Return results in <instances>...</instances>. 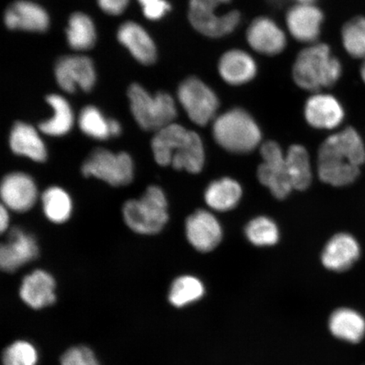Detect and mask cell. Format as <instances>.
<instances>
[{"instance_id": "52a82bcc", "label": "cell", "mask_w": 365, "mask_h": 365, "mask_svg": "<svg viewBox=\"0 0 365 365\" xmlns=\"http://www.w3.org/2000/svg\"><path fill=\"white\" fill-rule=\"evenodd\" d=\"M82 173L86 177L98 178L113 186L127 185L133 180V161L125 153L115 154L98 148L84 163Z\"/></svg>"}, {"instance_id": "8992f818", "label": "cell", "mask_w": 365, "mask_h": 365, "mask_svg": "<svg viewBox=\"0 0 365 365\" xmlns=\"http://www.w3.org/2000/svg\"><path fill=\"white\" fill-rule=\"evenodd\" d=\"M123 214L128 227L137 234H158L168 220L166 196L159 187L150 186L143 197L125 204Z\"/></svg>"}, {"instance_id": "f35d334b", "label": "cell", "mask_w": 365, "mask_h": 365, "mask_svg": "<svg viewBox=\"0 0 365 365\" xmlns=\"http://www.w3.org/2000/svg\"><path fill=\"white\" fill-rule=\"evenodd\" d=\"M108 130L110 136H118L121 133V125L120 123H118L115 120H108Z\"/></svg>"}, {"instance_id": "4316f807", "label": "cell", "mask_w": 365, "mask_h": 365, "mask_svg": "<svg viewBox=\"0 0 365 365\" xmlns=\"http://www.w3.org/2000/svg\"><path fill=\"white\" fill-rule=\"evenodd\" d=\"M287 175L293 189L305 190L312 180V168L307 149L302 145H294L285 156Z\"/></svg>"}, {"instance_id": "b9f144b4", "label": "cell", "mask_w": 365, "mask_h": 365, "mask_svg": "<svg viewBox=\"0 0 365 365\" xmlns=\"http://www.w3.org/2000/svg\"><path fill=\"white\" fill-rule=\"evenodd\" d=\"M360 74H361L362 79L365 83V61L361 66V70H360Z\"/></svg>"}, {"instance_id": "cb8c5ba5", "label": "cell", "mask_w": 365, "mask_h": 365, "mask_svg": "<svg viewBox=\"0 0 365 365\" xmlns=\"http://www.w3.org/2000/svg\"><path fill=\"white\" fill-rule=\"evenodd\" d=\"M10 145L14 153L43 163L47 158V150L38 132L30 125L17 122L13 126Z\"/></svg>"}, {"instance_id": "d590c367", "label": "cell", "mask_w": 365, "mask_h": 365, "mask_svg": "<svg viewBox=\"0 0 365 365\" xmlns=\"http://www.w3.org/2000/svg\"><path fill=\"white\" fill-rule=\"evenodd\" d=\"M130 0H98V6L108 15L118 16L125 10Z\"/></svg>"}, {"instance_id": "7402d4cb", "label": "cell", "mask_w": 365, "mask_h": 365, "mask_svg": "<svg viewBox=\"0 0 365 365\" xmlns=\"http://www.w3.org/2000/svg\"><path fill=\"white\" fill-rule=\"evenodd\" d=\"M218 71L227 83L238 86L252 80L257 67L249 53L234 49L223 54L219 61Z\"/></svg>"}, {"instance_id": "603a6c76", "label": "cell", "mask_w": 365, "mask_h": 365, "mask_svg": "<svg viewBox=\"0 0 365 365\" xmlns=\"http://www.w3.org/2000/svg\"><path fill=\"white\" fill-rule=\"evenodd\" d=\"M328 327L336 339L349 344H359L365 337V318L353 309H336L331 314Z\"/></svg>"}, {"instance_id": "ac0fdd59", "label": "cell", "mask_w": 365, "mask_h": 365, "mask_svg": "<svg viewBox=\"0 0 365 365\" xmlns=\"http://www.w3.org/2000/svg\"><path fill=\"white\" fill-rule=\"evenodd\" d=\"M323 14L312 4H298L287 14V25L296 40L312 43L321 33Z\"/></svg>"}, {"instance_id": "30bf717a", "label": "cell", "mask_w": 365, "mask_h": 365, "mask_svg": "<svg viewBox=\"0 0 365 365\" xmlns=\"http://www.w3.org/2000/svg\"><path fill=\"white\" fill-rule=\"evenodd\" d=\"M215 8L200 1L190 0L189 19L191 25L200 34L217 38L230 34L236 29L240 22V14L234 11L226 15L218 16Z\"/></svg>"}, {"instance_id": "4fadbf2b", "label": "cell", "mask_w": 365, "mask_h": 365, "mask_svg": "<svg viewBox=\"0 0 365 365\" xmlns=\"http://www.w3.org/2000/svg\"><path fill=\"white\" fill-rule=\"evenodd\" d=\"M38 255V247L34 237L15 227L10 232L7 243L0 248V267L4 272H16Z\"/></svg>"}, {"instance_id": "484cf974", "label": "cell", "mask_w": 365, "mask_h": 365, "mask_svg": "<svg viewBox=\"0 0 365 365\" xmlns=\"http://www.w3.org/2000/svg\"><path fill=\"white\" fill-rule=\"evenodd\" d=\"M47 102L53 108V115L49 120L41 123L40 130L50 136L66 135L74 124V114L70 103L58 94L48 96Z\"/></svg>"}, {"instance_id": "e0dca14e", "label": "cell", "mask_w": 365, "mask_h": 365, "mask_svg": "<svg viewBox=\"0 0 365 365\" xmlns=\"http://www.w3.org/2000/svg\"><path fill=\"white\" fill-rule=\"evenodd\" d=\"M247 41L255 51L275 56L285 48L286 36L275 22L267 17L254 20L247 31Z\"/></svg>"}, {"instance_id": "8d00e7d4", "label": "cell", "mask_w": 365, "mask_h": 365, "mask_svg": "<svg viewBox=\"0 0 365 365\" xmlns=\"http://www.w3.org/2000/svg\"><path fill=\"white\" fill-rule=\"evenodd\" d=\"M171 9L170 4L165 0H161L148 7L143 8L144 16L149 20L156 21L161 19Z\"/></svg>"}, {"instance_id": "8fae6325", "label": "cell", "mask_w": 365, "mask_h": 365, "mask_svg": "<svg viewBox=\"0 0 365 365\" xmlns=\"http://www.w3.org/2000/svg\"><path fill=\"white\" fill-rule=\"evenodd\" d=\"M56 76L58 86L70 93H75L77 88L90 91L96 82L93 63L85 56H66L59 59Z\"/></svg>"}, {"instance_id": "1f68e13d", "label": "cell", "mask_w": 365, "mask_h": 365, "mask_svg": "<svg viewBox=\"0 0 365 365\" xmlns=\"http://www.w3.org/2000/svg\"><path fill=\"white\" fill-rule=\"evenodd\" d=\"M248 240L257 246H271L277 243L279 231L270 218L259 217L253 219L245 228Z\"/></svg>"}, {"instance_id": "ffe728a7", "label": "cell", "mask_w": 365, "mask_h": 365, "mask_svg": "<svg viewBox=\"0 0 365 365\" xmlns=\"http://www.w3.org/2000/svg\"><path fill=\"white\" fill-rule=\"evenodd\" d=\"M56 282L50 274L36 270L22 282L20 296L24 303L35 309L50 307L56 300Z\"/></svg>"}, {"instance_id": "7c38bea8", "label": "cell", "mask_w": 365, "mask_h": 365, "mask_svg": "<svg viewBox=\"0 0 365 365\" xmlns=\"http://www.w3.org/2000/svg\"><path fill=\"white\" fill-rule=\"evenodd\" d=\"M4 207L17 212H25L38 199V189L33 179L23 173H12L4 177L1 185Z\"/></svg>"}, {"instance_id": "d4e9b609", "label": "cell", "mask_w": 365, "mask_h": 365, "mask_svg": "<svg viewBox=\"0 0 365 365\" xmlns=\"http://www.w3.org/2000/svg\"><path fill=\"white\" fill-rule=\"evenodd\" d=\"M242 196L239 182L225 178L214 181L208 186L205 193V202L208 207L219 212L230 211L238 205Z\"/></svg>"}, {"instance_id": "6da1fadb", "label": "cell", "mask_w": 365, "mask_h": 365, "mask_svg": "<svg viewBox=\"0 0 365 365\" xmlns=\"http://www.w3.org/2000/svg\"><path fill=\"white\" fill-rule=\"evenodd\" d=\"M365 163V145L352 127L346 128L324 141L318 153L319 179L326 184L341 187L352 184Z\"/></svg>"}, {"instance_id": "9a60e30c", "label": "cell", "mask_w": 365, "mask_h": 365, "mask_svg": "<svg viewBox=\"0 0 365 365\" xmlns=\"http://www.w3.org/2000/svg\"><path fill=\"white\" fill-rule=\"evenodd\" d=\"M304 115L312 127L332 130L344 121V110L339 100L333 96L317 94L309 98L305 104Z\"/></svg>"}, {"instance_id": "44dd1931", "label": "cell", "mask_w": 365, "mask_h": 365, "mask_svg": "<svg viewBox=\"0 0 365 365\" xmlns=\"http://www.w3.org/2000/svg\"><path fill=\"white\" fill-rule=\"evenodd\" d=\"M118 39L132 56L143 65H152L157 59V48L152 38L143 26L127 21L118 31Z\"/></svg>"}, {"instance_id": "9c48e42d", "label": "cell", "mask_w": 365, "mask_h": 365, "mask_svg": "<svg viewBox=\"0 0 365 365\" xmlns=\"http://www.w3.org/2000/svg\"><path fill=\"white\" fill-rule=\"evenodd\" d=\"M263 163L258 168L259 182L277 199H284L293 189L287 175L286 160L282 150L274 141H267L261 148Z\"/></svg>"}, {"instance_id": "83f0119b", "label": "cell", "mask_w": 365, "mask_h": 365, "mask_svg": "<svg viewBox=\"0 0 365 365\" xmlns=\"http://www.w3.org/2000/svg\"><path fill=\"white\" fill-rule=\"evenodd\" d=\"M66 36L68 43L73 49L84 51L93 48L96 42L93 21L84 13L73 14L68 20Z\"/></svg>"}, {"instance_id": "d6a6232c", "label": "cell", "mask_w": 365, "mask_h": 365, "mask_svg": "<svg viewBox=\"0 0 365 365\" xmlns=\"http://www.w3.org/2000/svg\"><path fill=\"white\" fill-rule=\"evenodd\" d=\"M78 123L81 131L91 138L103 140L110 137L108 120L104 118L98 108L88 106L82 109Z\"/></svg>"}, {"instance_id": "f546056e", "label": "cell", "mask_w": 365, "mask_h": 365, "mask_svg": "<svg viewBox=\"0 0 365 365\" xmlns=\"http://www.w3.org/2000/svg\"><path fill=\"white\" fill-rule=\"evenodd\" d=\"M204 293V285L198 278L184 276L173 282L168 299L173 307L182 308L202 299Z\"/></svg>"}, {"instance_id": "d6986e66", "label": "cell", "mask_w": 365, "mask_h": 365, "mask_svg": "<svg viewBox=\"0 0 365 365\" xmlns=\"http://www.w3.org/2000/svg\"><path fill=\"white\" fill-rule=\"evenodd\" d=\"M360 255L359 245L352 235L339 234L333 237L322 253L324 267L334 272L348 270L357 262Z\"/></svg>"}, {"instance_id": "836d02e7", "label": "cell", "mask_w": 365, "mask_h": 365, "mask_svg": "<svg viewBox=\"0 0 365 365\" xmlns=\"http://www.w3.org/2000/svg\"><path fill=\"white\" fill-rule=\"evenodd\" d=\"M38 352L35 346L26 341H16L4 349L3 365H36Z\"/></svg>"}, {"instance_id": "74e56055", "label": "cell", "mask_w": 365, "mask_h": 365, "mask_svg": "<svg viewBox=\"0 0 365 365\" xmlns=\"http://www.w3.org/2000/svg\"><path fill=\"white\" fill-rule=\"evenodd\" d=\"M9 222H10V217H9L7 208L2 205L1 210H0V230H1V232L8 230Z\"/></svg>"}, {"instance_id": "277c9868", "label": "cell", "mask_w": 365, "mask_h": 365, "mask_svg": "<svg viewBox=\"0 0 365 365\" xmlns=\"http://www.w3.org/2000/svg\"><path fill=\"white\" fill-rule=\"evenodd\" d=\"M212 132L222 148L235 153L252 152L262 140L257 123L240 108L231 109L219 116L214 122Z\"/></svg>"}, {"instance_id": "f1b7e54d", "label": "cell", "mask_w": 365, "mask_h": 365, "mask_svg": "<svg viewBox=\"0 0 365 365\" xmlns=\"http://www.w3.org/2000/svg\"><path fill=\"white\" fill-rule=\"evenodd\" d=\"M43 205L46 217L54 223L66 222L72 212L70 195L58 187L48 188L43 195Z\"/></svg>"}, {"instance_id": "60d3db41", "label": "cell", "mask_w": 365, "mask_h": 365, "mask_svg": "<svg viewBox=\"0 0 365 365\" xmlns=\"http://www.w3.org/2000/svg\"><path fill=\"white\" fill-rule=\"evenodd\" d=\"M138 1L141 4V6L145 8L153 6V4L161 1V0H138Z\"/></svg>"}, {"instance_id": "e575fe53", "label": "cell", "mask_w": 365, "mask_h": 365, "mask_svg": "<svg viewBox=\"0 0 365 365\" xmlns=\"http://www.w3.org/2000/svg\"><path fill=\"white\" fill-rule=\"evenodd\" d=\"M61 365H100L97 357L88 346L68 349L61 359Z\"/></svg>"}, {"instance_id": "5b68a950", "label": "cell", "mask_w": 365, "mask_h": 365, "mask_svg": "<svg viewBox=\"0 0 365 365\" xmlns=\"http://www.w3.org/2000/svg\"><path fill=\"white\" fill-rule=\"evenodd\" d=\"M128 98L137 124L145 130L157 132L173 124L177 117L175 100L164 91L152 96L134 83L128 90Z\"/></svg>"}, {"instance_id": "4dcf8cb0", "label": "cell", "mask_w": 365, "mask_h": 365, "mask_svg": "<svg viewBox=\"0 0 365 365\" xmlns=\"http://www.w3.org/2000/svg\"><path fill=\"white\" fill-rule=\"evenodd\" d=\"M341 39L351 56L365 61V17H355L346 22L341 31Z\"/></svg>"}, {"instance_id": "ab89813d", "label": "cell", "mask_w": 365, "mask_h": 365, "mask_svg": "<svg viewBox=\"0 0 365 365\" xmlns=\"http://www.w3.org/2000/svg\"><path fill=\"white\" fill-rule=\"evenodd\" d=\"M200 1H202L203 3L208 4V6L216 9L217 6H220V4H227L230 2L231 0H200Z\"/></svg>"}, {"instance_id": "2e32d148", "label": "cell", "mask_w": 365, "mask_h": 365, "mask_svg": "<svg viewBox=\"0 0 365 365\" xmlns=\"http://www.w3.org/2000/svg\"><path fill=\"white\" fill-rule=\"evenodd\" d=\"M4 23L11 30L43 33L48 29L49 17L42 6L26 0L14 2L4 14Z\"/></svg>"}, {"instance_id": "3957f363", "label": "cell", "mask_w": 365, "mask_h": 365, "mask_svg": "<svg viewBox=\"0 0 365 365\" xmlns=\"http://www.w3.org/2000/svg\"><path fill=\"white\" fill-rule=\"evenodd\" d=\"M341 75L340 61L332 56L330 48L323 43L302 50L293 68L296 84L310 91L329 88L339 81Z\"/></svg>"}, {"instance_id": "ba28073f", "label": "cell", "mask_w": 365, "mask_h": 365, "mask_svg": "<svg viewBox=\"0 0 365 365\" xmlns=\"http://www.w3.org/2000/svg\"><path fill=\"white\" fill-rule=\"evenodd\" d=\"M178 98L190 120L200 126L207 125L212 120L219 106L216 93L196 77L182 82Z\"/></svg>"}, {"instance_id": "7bdbcfd3", "label": "cell", "mask_w": 365, "mask_h": 365, "mask_svg": "<svg viewBox=\"0 0 365 365\" xmlns=\"http://www.w3.org/2000/svg\"><path fill=\"white\" fill-rule=\"evenodd\" d=\"M299 4H312L314 0H297Z\"/></svg>"}, {"instance_id": "5bb4252c", "label": "cell", "mask_w": 365, "mask_h": 365, "mask_svg": "<svg viewBox=\"0 0 365 365\" xmlns=\"http://www.w3.org/2000/svg\"><path fill=\"white\" fill-rule=\"evenodd\" d=\"M186 236L191 245L202 252H209L220 243L222 228L212 214L200 210L187 219Z\"/></svg>"}, {"instance_id": "7a4b0ae2", "label": "cell", "mask_w": 365, "mask_h": 365, "mask_svg": "<svg viewBox=\"0 0 365 365\" xmlns=\"http://www.w3.org/2000/svg\"><path fill=\"white\" fill-rule=\"evenodd\" d=\"M154 158L160 166L198 173L202 170L205 150L202 139L194 131L173 124L157 132L152 140Z\"/></svg>"}]
</instances>
